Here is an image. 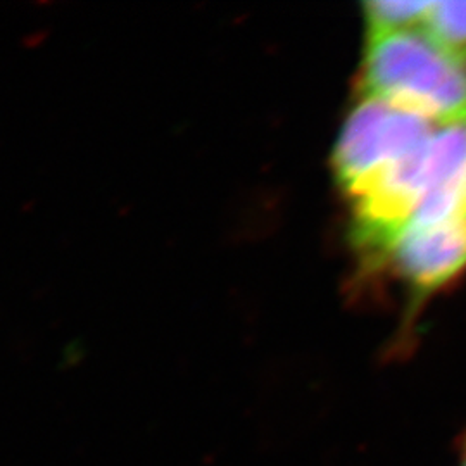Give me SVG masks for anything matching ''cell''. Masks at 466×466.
I'll return each mask as SVG.
<instances>
[{"mask_svg":"<svg viewBox=\"0 0 466 466\" xmlns=\"http://www.w3.org/2000/svg\"><path fill=\"white\" fill-rule=\"evenodd\" d=\"M361 96L387 100L437 125L466 123V66L421 30L368 36Z\"/></svg>","mask_w":466,"mask_h":466,"instance_id":"cell-1","label":"cell"},{"mask_svg":"<svg viewBox=\"0 0 466 466\" xmlns=\"http://www.w3.org/2000/svg\"><path fill=\"white\" fill-rule=\"evenodd\" d=\"M437 123L387 100L361 96L346 119L333 150V171L350 199L383 171L425 144Z\"/></svg>","mask_w":466,"mask_h":466,"instance_id":"cell-2","label":"cell"},{"mask_svg":"<svg viewBox=\"0 0 466 466\" xmlns=\"http://www.w3.org/2000/svg\"><path fill=\"white\" fill-rule=\"evenodd\" d=\"M382 256L418 292L439 290L466 268V215L404 227Z\"/></svg>","mask_w":466,"mask_h":466,"instance_id":"cell-3","label":"cell"},{"mask_svg":"<svg viewBox=\"0 0 466 466\" xmlns=\"http://www.w3.org/2000/svg\"><path fill=\"white\" fill-rule=\"evenodd\" d=\"M421 32L466 66V2H432Z\"/></svg>","mask_w":466,"mask_h":466,"instance_id":"cell-4","label":"cell"},{"mask_svg":"<svg viewBox=\"0 0 466 466\" xmlns=\"http://www.w3.org/2000/svg\"><path fill=\"white\" fill-rule=\"evenodd\" d=\"M432 2L375 0L363 5L368 36L421 30Z\"/></svg>","mask_w":466,"mask_h":466,"instance_id":"cell-5","label":"cell"},{"mask_svg":"<svg viewBox=\"0 0 466 466\" xmlns=\"http://www.w3.org/2000/svg\"><path fill=\"white\" fill-rule=\"evenodd\" d=\"M78 350H82L80 346L66 348L63 360H65V363H66L67 367H75V365H76V360H82V356H78Z\"/></svg>","mask_w":466,"mask_h":466,"instance_id":"cell-6","label":"cell"},{"mask_svg":"<svg viewBox=\"0 0 466 466\" xmlns=\"http://www.w3.org/2000/svg\"><path fill=\"white\" fill-rule=\"evenodd\" d=\"M461 466H466V444L465 450H463V458H461Z\"/></svg>","mask_w":466,"mask_h":466,"instance_id":"cell-7","label":"cell"},{"mask_svg":"<svg viewBox=\"0 0 466 466\" xmlns=\"http://www.w3.org/2000/svg\"><path fill=\"white\" fill-rule=\"evenodd\" d=\"M463 194H465V215H466V175H465V185H463Z\"/></svg>","mask_w":466,"mask_h":466,"instance_id":"cell-8","label":"cell"}]
</instances>
